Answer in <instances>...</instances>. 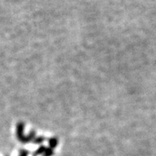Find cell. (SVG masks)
<instances>
[{
  "label": "cell",
  "mask_w": 156,
  "mask_h": 156,
  "mask_svg": "<svg viewBox=\"0 0 156 156\" xmlns=\"http://www.w3.org/2000/svg\"><path fill=\"white\" fill-rule=\"evenodd\" d=\"M24 129H25V124L23 122H19L17 124L16 127V136L17 140L22 143H27L26 140V135L24 134Z\"/></svg>",
  "instance_id": "6da1fadb"
},
{
  "label": "cell",
  "mask_w": 156,
  "mask_h": 156,
  "mask_svg": "<svg viewBox=\"0 0 156 156\" xmlns=\"http://www.w3.org/2000/svg\"><path fill=\"white\" fill-rule=\"evenodd\" d=\"M46 147L44 145H41L40 147H39L38 149L36 150V151L34 152V156H38V155H43V154L44 153L45 151H46Z\"/></svg>",
  "instance_id": "7a4b0ae2"
},
{
  "label": "cell",
  "mask_w": 156,
  "mask_h": 156,
  "mask_svg": "<svg viewBox=\"0 0 156 156\" xmlns=\"http://www.w3.org/2000/svg\"><path fill=\"white\" fill-rule=\"evenodd\" d=\"M48 145H49V147L52 148H55L56 146L58 145V140L56 138L53 137V138H50L49 140H48Z\"/></svg>",
  "instance_id": "3957f363"
},
{
  "label": "cell",
  "mask_w": 156,
  "mask_h": 156,
  "mask_svg": "<svg viewBox=\"0 0 156 156\" xmlns=\"http://www.w3.org/2000/svg\"><path fill=\"white\" fill-rule=\"evenodd\" d=\"M54 155V149L51 147H46L44 153L43 154V156H52Z\"/></svg>",
  "instance_id": "277c9868"
},
{
  "label": "cell",
  "mask_w": 156,
  "mask_h": 156,
  "mask_svg": "<svg viewBox=\"0 0 156 156\" xmlns=\"http://www.w3.org/2000/svg\"><path fill=\"white\" fill-rule=\"evenodd\" d=\"M45 138L44 136H38V137H35V139L33 140L34 143L35 144H41L44 142Z\"/></svg>",
  "instance_id": "5b68a950"
},
{
  "label": "cell",
  "mask_w": 156,
  "mask_h": 156,
  "mask_svg": "<svg viewBox=\"0 0 156 156\" xmlns=\"http://www.w3.org/2000/svg\"><path fill=\"white\" fill-rule=\"evenodd\" d=\"M28 155H29V151H27V150L25 149L20 150L18 156H28Z\"/></svg>",
  "instance_id": "8992f818"
}]
</instances>
